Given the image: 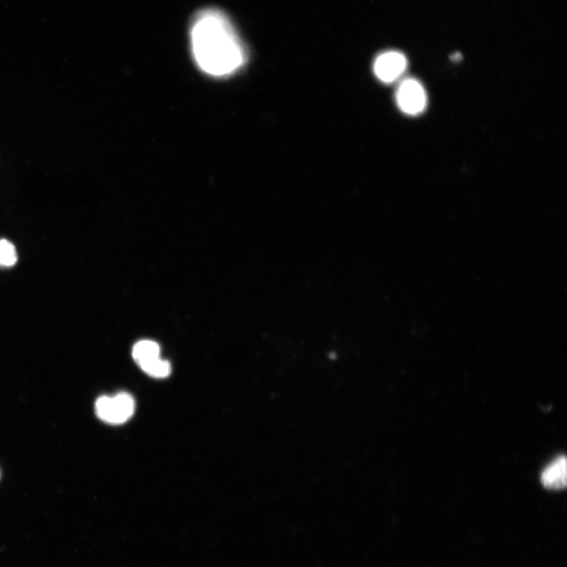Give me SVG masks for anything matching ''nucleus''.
I'll return each instance as SVG.
<instances>
[{"label": "nucleus", "instance_id": "1", "mask_svg": "<svg viewBox=\"0 0 567 567\" xmlns=\"http://www.w3.org/2000/svg\"><path fill=\"white\" fill-rule=\"evenodd\" d=\"M195 62L204 72L216 77L231 75L246 61L243 43L222 11L208 8L195 15L191 28Z\"/></svg>", "mask_w": 567, "mask_h": 567}, {"label": "nucleus", "instance_id": "2", "mask_svg": "<svg viewBox=\"0 0 567 567\" xmlns=\"http://www.w3.org/2000/svg\"><path fill=\"white\" fill-rule=\"evenodd\" d=\"M136 403L132 396L122 393L113 396H102L96 402L98 417L112 425L125 424L135 412Z\"/></svg>", "mask_w": 567, "mask_h": 567}, {"label": "nucleus", "instance_id": "3", "mask_svg": "<svg viewBox=\"0 0 567 567\" xmlns=\"http://www.w3.org/2000/svg\"><path fill=\"white\" fill-rule=\"evenodd\" d=\"M396 101L400 109L409 115H417L424 111L427 97L424 86L418 80H403L396 92Z\"/></svg>", "mask_w": 567, "mask_h": 567}, {"label": "nucleus", "instance_id": "4", "mask_svg": "<svg viewBox=\"0 0 567 567\" xmlns=\"http://www.w3.org/2000/svg\"><path fill=\"white\" fill-rule=\"evenodd\" d=\"M407 61L397 52H388L378 56L374 66L376 77L384 83H392L405 72Z\"/></svg>", "mask_w": 567, "mask_h": 567}, {"label": "nucleus", "instance_id": "5", "mask_svg": "<svg viewBox=\"0 0 567 567\" xmlns=\"http://www.w3.org/2000/svg\"><path fill=\"white\" fill-rule=\"evenodd\" d=\"M540 482L547 489L559 491L566 487L567 463L566 458L560 456L542 471Z\"/></svg>", "mask_w": 567, "mask_h": 567}, {"label": "nucleus", "instance_id": "6", "mask_svg": "<svg viewBox=\"0 0 567 567\" xmlns=\"http://www.w3.org/2000/svg\"><path fill=\"white\" fill-rule=\"evenodd\" d=\"M132 357L139 367L141 368L160 358V346L151 340H141L136 343L132 349Z\"/></svg>", "mask_w": 567, "mask_h": 567}, {"label": "nucleus", "instance_id": "7", "mask_svg": "<svg viewBox=\"0 0 567 567\" xmlns=\"http://www.w3.org/2000/svg\"><path fill=\"white\" fill-rule=\"evenodd\" d=\"M141 368L145 373L155 378L167 377L172 372L169 363L161 358L143 365Z\"/></svg>", "mask_w": 567, "mask_h": 567}, {"label": "nucleus", "instance_id": "8", "mask_svg": "<svg viewBox=\"0 0 567 567\" xmlns=\"http://www.w3.org/2000/svg\"><path fill=\"white\" fill-rule=\"evenodd\" d=\"M15 246L6 239L0 241V266L11 267L17 262Z\"/></svg>", "mask_w": 567, "mask_h": 567}, {"label": "nucleus", "instance_id": "9", "mask_svg": "<svg viewBox=\"0 0 567 567\" xmlns=\"http://www.w3.org/2000/svg\"><path fill=\"white\" fill-rule=\"evenodd\" d=\"M452 59L454 60H459L460 59H461V55H460L459 53H456L455 55H452Z\"/></svg>", "mask_w": 567, "mask_h": 567}]
</instances>
